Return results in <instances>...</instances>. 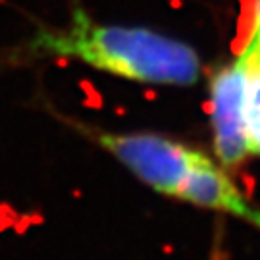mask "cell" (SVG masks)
I'll use <instances>...</instances> for the list:
<instances>
[{"label":"cell","instance_id":"cell-6","mask_svg":"<svg viewBox=\"0 0 260 260\" xmlns=\"http://www.w3.org/2000/svg\"><path fill=\"white\" fill-rule=\"evenodd\" d=\"M245 50H249L252 54H260V0H256V14H254V29L249 39V43L245 45Z\"/></svg>","mask_w":260,"mask_h":260},{"label":"cell","instance_id":"cell-2","mask_svg":"<svg viewBox=\"0 0 260 260\" xmlns=\"http://www.w3.org/2000/svg\"><path fill=\"white\" fill-rule=\"evenodd\" d=\"M99 143L156 193L176 197L205 152L156 133H99Z\"/></svg>","mask_w":260,"mask_h":260},{"label":"cell","instance_id":"cell-1","mask_svg":"<svg viewBox=\"0 0 260 260\" xmlns=\"http://www.w3.org/2000/svg\"><path fill=\"white\" fill-rule=\"evenodd\" d=\"M35 52L77 58L101 72L149 85L189 87L201 79V60L187 43L147 27L94 23L81 10L66 31H43L31 41Z\"/></svg>","mask_w":260,"mask_h":260},{"label":"cell","instance_id":"cell-5","mask_svg":"<svg viewBox=\"0 0 260 260\" xmlns=\"http://www.w3.org/2000/svg\"><path fill=\"white\" fill-rule=\"evenodd\" d=\"M245 131H247V141H249L251 154H258L260 156V116L247 118L245 120Z\"/></svg>","mask_w":260,"mask_h":260},{"label":"cell","instance_id":"cell-4","mask_svg":"<svg viewBox=\"0 0 260 260\" xmlns=\"http://www.w3.org/2000/svg\"><path fill=\"white\" fill-rule=\"evenodd\" d=\"M176 199L203 208L232 214L260 230V208L251 205L249 199L228 177L223 166L212 162L208 156L203 158L189 172V176L177 189Z\"/></svg>","mask_w":260,"mask_h":260},{"label":"cell","instance_id":"cell-3","mask_svg":"<svg viewBox=\"0 0 260 260\" xmlns=\"http://www.w3.org/2000/svg\"><path fill=\"white\" fill-rule=\"evenodd\" d=\"M249 60L239 54L214 74L210 81V121L214 152L223 168L241 164L251 154L245 131V89Z\"/></svg>","mask_w":260,"mask_h":260}]
</instances>
